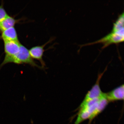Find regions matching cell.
Here are the masks:
<instances>
[{"mask_svg": "<svg viewBox=\"0 0 124 124\" xmlns=\"http://www.w3.org/2000/svg\"><path fill=\"white\" fill-rule=\"evenodd\" d=\"M124 85L118 87L109 92L106 93L105 96L108 101H115L124 100Z\"/></svg>", "mask_w": 124, "mask_h": 124, "instance_id": "52a82bcc", "label": "cell"}, {"mask_svg": "<svg viewBox=\"0 0 124 124\" xmlns=\"http://www.w3.org/2000/svg\"><path fill=\"white\" fill-rule=\"evenodd\" d=\"M4 42L5 55L3 61L0 65V69L8 63L9 60L18 53L21 44L19 41H5Z\"/></svg>", "mask_w": 124, "mask_h": 124, "instance_id": "277c9868", "label": "cell"}, {"mask_svg": "<svg viewBox=\"0 0 124 124\" xmlns=\"http://www.w3.org/2000/svg\"><path fill=\"white\" fill-rule=\"evenodd\" d=\"M13 63L17 64H29L34 67L42 69L41 66L38 65L31 56L29 50L21 44L19 52L16 55L9 60V63Z\"/></svg>", "mask_w": 124, "mask_h": 124, "instance_id": "3957f363", "label": "cell"}, {"mask_svg": "<svg viewBox=\"0 0 124 124\" xmlns=\"http://www.w3.org/2000/svg\"><path fill=\"white\" fill-rule=\"evenodd\" d=\"M5 41H19L17 34L14 27L10 28L1 32L0 37Z\"/></svg>", "mask_w": 124, "mask_h": 124, "instance_id": "9c48e42d", "label": "cell"}, {"mask_svg": "<svg viewBox=\"0 0 124 124\" xmlns=\"http://www.w3.org/2000/svg\"><path fill=\"white\" fill-rule=\"evenodd\" d=\"M101 97L80 105L74 124H80L87 119L89 120L97 108Z\"/></svg>", "mask_w": 124, "mask_h": 124, "instance_id": "7a4b0ae2", "label": "cell"}, {"mask_svg": "<svg viewBox=\"0 0 124 124\" xmlns=\"http://www.w3.org/2000/svg\"><path fill=\"white\" fill-rule=\"evenodd\" d=\"M18 21L13 17L8 16L0 22V32H2L6 29L14 27Z\"/></svg>", "mask_w": 124, "mask_h": 124, "instance_id": "30bf717a", "label": "cell"}, {"mask_svg": "<svg viewBox=\"0 0 124 124\" xmlns=\"http://www.w3.org/2000/svg\"><path fill=\"white\" fill-rule=\"evenodd\" d=\"M103 74H101L99 76L96 83L87 93L81 105L84 104L90 101L100 98L104 94V93L102 91L100 85V80Z\"/></svg>", "mask_w": 124, "mask_h": 124, "instance_id": "5b68a950", "label": "cell"}, {"mask_svg": "<svg viewBox=\"0 0 124 124\" xmlns=\"http://www.w3.org/2000/svg\"><path fill=\"white\" fill-rule=\"evenodd\" d=\"M8 15L4 8L3 4L0 6V22L2 21Z\"/></svg>", "mask_w": 124, "mask_h": 124, "instance_id": "8fae6325", "label": "cell"}, {"mask_svg": "<svg viewBox=\"0 0 124 124\" xmlns=\"http://www.w3.org/2000/svg\"><path fill=\"white\" fill-rule=\"evenodd\" d=\"M124 12L118 16L113 23L112 29L108 34L100 39L93 42L84 44L82 46L98 43H103L102 48H104L113 43H117L124 41Z\"/></svg>", "mask_w": 124, "mask_h": 124, "instance_id": "6da1fadb", "label": "cell"}, {"mask_svg": "<svg viewBox=\"0 0 124 124\" xmlns=\"http://www.w3.org/2000/svg\"><path fill=\"white\" fill-rule=\"evenodd\" d=\"M49 41L43 45L37 46L32 47L29 50L31 56L33 59L39 60L42 65L43 68L46 66L45 63L43 59L44 51V48Z\"/></svg>", "mask_w": 124, "mask_h": 124, "instance_id": "8992f818", "label": "cell"}, {"mask_svg": "<svg viewBox=\"0 0 124 124\" xmlns=\"http://www.w3.org/2000/svg\"><path fill=\"white\" fill-rule=\"evenodd\" d=\"M109 102L105 96V93H104L103 95L100 99L97 108L89 119V124H90L94 118L103 111Z\"/></svg>", "mask_w": 124, "mask_h": 124, "instance_id": "ba28073f", "label": "cell"}]
</instances>
